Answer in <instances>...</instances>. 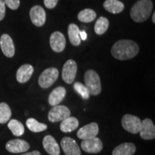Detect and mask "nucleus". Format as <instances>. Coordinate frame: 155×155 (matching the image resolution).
<instances>
[{"label":"nucleus","instance_id":"f257e3e1","mask_svg":"<svg viewBox=\"0 0 155 155\" xmlns=\"http://www.w3.org/2000/svg\"><path fill=\"white\" fill-rule=\"evenodd\" d=\"M139 52V47L137 42L131 40H121L112 46V56L119 61L132 59Z\"/></svg>","mask_w":155,"mask_h":155},{"label":"nucleus","instance_id":"f03ea898","mask_svg":"<svg viewBox=\"0 0 155 155\" xmlns=\"http://www.w3.org/2000/svg\"><path fill=\"white\" fill-rule=\"evenodd\" d=\"M152 9L153 4L151 0H139L131 7V18L136 22H144L151 16Z\"/></svg>","mask_w":155,"mask_h":155},{"label":"nucleus","instance_id":"7ed1b4c3","mask_svg":"<svg viewBox=\"0 0 155 155\" xmlns=\"http://www.w3.org/2000/svg\"><path fill=\"white\" fill-rule=\"evenodd\" d=\"M85 86L88 88L89 94L97 96L101 91V83L99 75L94 70L87 71L84 75Z\"/></svg>","mask_w":155,"mask_h":155},{"label":"nucleus","instance_id":"20e7f679","mask_svg":"<svg viewBox=\"0 0 155 155\" xmlns=\"http://www.w3.org/2000/svg\"><path fill=\"white\" fill-rule=\"evenodd\" d=\"M59 76V71L55 68H48L40 74L38 78V84L42 88H48L52 86Z\"/></svg>","mask_w":155,"mask_h":155},{"label":"nucleus","instance_id":"39448f33","mask_svg":"<svg viewBox=\"0 0 155 155\" xmlns=\"http://www.w3.org/2000/svg\"><path fill=\"white\" fill-rule=\"evenodd\" d=\"M141 121L138 116L125 114L121 119V126L126 131L131 134H138L140 130Z\"/></svg>","mask_w":155,"mask_h":155},{"label":"nucleus","instance_id":"423d86ee","mask_svg":"<svg viewBox=\"0 0 155 155\" xmlns=\"http://www.w3.org/2000/svg\"><path fill=\"white\" fill-rule=\"evenodd\" d=\"M71 112L67 106L63 105H57L50 109L48 115V120L52 123L62 121L71 116Z\"/></svg>","mask_w":155,"mask_h":155},{"label":"nucleus","instance_id":"0eeeda50","mask_svg":"<svg viewBox=\"0 0 155 155\" xmlns=\"http://www.w3.org/2000/svg\"><path fill=\"white\" fill-rule=\"evenodd\" d=\"M78 71L77 63L75 61L70 59L64 64L62 70V78L63 80L68 84H71L76 77Z\"/></svg>","mask_w":155,"mask_h":155},{"label":"nucleus","instance_id":"6e6552de","mask_svg":"<svg viewBox=\"0 0 155 155\" xmlns=\"http://www.w3.org/2000/svg\"><path fill=\"white\" fill-rule=\"evenodd\" d=\"M81 149L87 153L90 154H97L103 150V143L101 140L98 137L85 139L83 140L81 144Z\"/></svg>","mask_w":155,"mask_h":155},{"label":"nucleus","instance_id":"1a4fd4ad","mask_svg":"<svg viewBox=\"0 0 155 155\" xmlns=\"http://www.w3.org/2000/svg\"><path fill=\"white\" fill-rule=\"evenodd\" d=\"M98 132H99V127L98 124L96 122H92L80 128L77 132V137L80 139L85 140V139L96 137Z\"/></svg>","mask_w":155,"mask_h":155},{"label":"nucleus","instance_id":"9d476101","mask_svg":"<svg viewBox=\"0 0 155 155\" xmlns=\"http://www.w3.org/2000/svg\"><path fill=\"white\" fill-rule=\"evenodd\" d=\"M50 45L52 50L55 53H61L65 48L66 40L64 35L61 32H54L50 38Z\"/></svg>","mask_w":155,"mask_h":155},{"label":"nucleus","instance_id":"9b49d317","mask_svg":"<svg viewBox=\"0 0 155 155\" xmlns=\"http://www.w3.org/2000/svg\"><path fill=\"white\" fill-rule=\"evenodd\" d=\"M139 135L144 140H152L155 138V126L150 119L141 121Z\"/></svg>","mask_w":155,"mask_h":155},{"label":"nucleus","instance_id":"f8f14e48","mask_svg":"<svg viewBox=\"0 0 155 155\" xmlns=\"http://www.w3.org/2000/svg\"><path fill=\"white\" fill-rule=\"evenodd\" d=\"M6 150L13 154L26 152L30 149V144L26 141L20 139H15L9 141L6 144Z\"/></svg>","mask_w":155,"mask_h":155},{"label":"nucleus","instance_id":"ddd939ff","mask_svg":"<svg viewBox=\"0 0 155 155\" xmlns=\"http://www.w3.org/2000/svg\"><path fill=\"white\" fill-rule=\"evenodd\" d=\"M31 21L37 27L43 26L46 21V13L41 6L35 5L30 11Z\"/></svg>","mask_w":155,"mask_h":155},{"label":"nucleus","instance_id":"4468645a","mask_svg":"<svg viewBox=\"0 0 155 155\" xmlns=\"http://www.w3.org/2000/svg\"><path fill=\"white\" fill-rule=\"evenodd\" d=\"M61 145L65 155H81V149L74 139L71 137H63Z\"/></svg>","mask_w":155,"mask_h":155},{"label":"nucleus","instance_id":"2eb2a0df","mask_svg":"<svg viewBox=\"0 0 155 155\" xmlns=\"http://www.w3.org/2000/svg\"><path fill=\"white\" fill-rule=\"evenodd\" d=\"M0 47L4 55L7 58H12L15 54V48L12 39L9 35L3 34L0 39Z\"/></svg>","mask_w":155,"mask_h":155},{"label":"nucleus","instance_id":"dca6fc26","mask_svg":"<svg viewBox=\"0 0 155 155\" xmlns=\"http://www.w3.org/2000/svg\"><path fill=\"white\" fill-rule=\"evenodd\" d=\"M42 146L45 150L50 155H60L61 150L59 144L53 136H45L42 140Z\"/></svg>","mask_w":155,"mask_h":155},{"label":"nucleus","instance_id":"f3484780","mask_svg":"<svg viewBox=\"0 0 155 155\" xmlns=\"http://www.w3.org/2000/svg\"><path fill=\"white\" fill-rule=\"evenodd\" d=\"M34 73V68L30 64H24L17 70L16 73L17 81L19 83H25L30 81Z\"/></svg>","mask_w":155,"mask_h":155},{"label":"nucleus","instance_id":"a211bd4d","mask_svg":"<svg viewBox=\"0 0 155 155\" xmlns=\"http://www.w3.org/2000/svg\"><path fill=\"white\" fill-rule=\"evenodd\" d=\"M65 96H66V89L63 86L57 87L50 94L48 97V103L52 106L59 105Z\"/></svg>","mask_w":155,"mask_h":155},{"label":"nucleus","instance_id":"6ab92c4d","mask_svg":"<svg viewBox=\"0 0 155 155\" xmlns=\"http://www.w3.org/2000/svg\"><path fill=\"white\" fill-rule=\"evenodd\" d=\"M135 152V144L133 143L126 142L115 147L112 152V155H134Z\"/></svg>","mask_w":155,"mask_h":155},{"label":"nucleus","instance_id":"aec40b11","mask_svg":"<svg viewBox=\"0 0 155 155\" xmlns=\"http://www.w3.org/2000/svg\"><path fill=\"white\" fill-rule=\"evenodd\" d=\"M79 126V121L74 116H69L67 119L61 121L60 129L64 133L72 132L78 129Z\"/></svg>","mask_w":155,"mask_h":155},{"label":"nucleus","instance_id":"412c9836","mask_svg":"<svg viewBox=\"0 0 155 155\" xmlns=\"http://www.w3.org/2000/svg\"><path fill=\"white\" fill-rule=\"evenodd\" d=\"M104 7L106 11L112 14H119L124 9V5L119 0H106Z\"/></svg>","mask_w":155,"mask_h":155},{"label":"nucleus","instance_id":"4be33fe9","mask_svg":"<svg viewBox=\"0 0 155 155\" xmlns=\"http://www.w3.org/2000/svg\"><path fill=\"white\" fill-rule=\"evenodd\" d=\"M68 33L71 43L74 46L80 45L81 42V39L80 38V30L77 25L71 24L69 25L68 28Z\"/></svg>","mask_w":155,"mask_h":155},{"label":"nucleus","instance_id":"5701e85b","mask_svg":"<svg viewBox=\"0 0 155 155\" xmlns=\"http://www.w3.org/2000/svg\"><path fill=\"white\" fill-rule=\"evenodd\" d=\"M26 125L29 130H30L32 132L39 133L42 131H45L48 129L47 124L43 123H40L38 121H37L35 119L33 118H30L26 121Z\"/></svg>","mask_w":155,"mask_h":155},{"label":"nucleus","instance_id":"b1692460","mask_svg":"<svg viewBox=\"0 0 155 155\" xmlns=\"http://www.w3.org/2000/svg\"><path fill=\"white\" fill-rule=\"evenodd\" d=\"M9 129L12 133V134L15 137H20L24 134L25 133V127L24 125L19 121L18 120L12 119L9 121L7 124Z\"/></svg>","mask_w":155,"mask_h":155},{"label":"nucleus","instance_id":"393cba45","mask_svg":"<svg viewBox=\"0 0 155 155\" xmlns=\"http://www.w3.org/2000/svg\"><path fill=\"white\" fill-rule=\"evenodd\" d=\"M108 26H109L108 19L104 17H100L97 19L94 25L95 32L98 35H104L108 30Z\"/></svg>","mask_w":155,"mask_h":155},{"label":"nucleus","instance_id":"a878e982","mask_svg":"<svg viewBox=\"0 0 155 155\" xmlns=\"http://www.w3.org/2000/svg\"><path fill=\"white\" fill-rule=\"evenodd\" d=\"M96 18V13L91 9H85L78 15V19L82 22H91Z\"/></svg>","mask_w":155,"mask_h":155},{"label":"nucleus","instance_id":"bb28decb","mask_svg":"<svg viewBox=\"0 0 155 155\" xmlns=\"http://www.w3.org/2000/svg\"><path fill=\"white\" fill-rule=\"evenodd\" d=\"M12 111L6 103H0V124H5L11 119Z\"/></svg>","mask_w":155,"mask_h":155},{"label":"nucleus","instance_id":"cd10ccee","mask_svg":"<svg viewBox=\"0 0 155 155\" xmlns=\"http://www.w3.org/2000/svg\"><path fill=\"white\" fill-rule=\"evenodd\" d=\"M73 87H74L75 91L78 94H80L83 99H88L90 94H89L88 88H86L85 85H83V83L80 82H76L74 83Z\"/></svg>","mask_w":155,"mask_h":155},{"label":"nucleus","instance_id":"c85d7f7f","mask_svg":"<svg viewBox=\"0 0 155 155\" xmlns=\"http://www.w3.org/2000/svg\"><path fill=\"white\" fill-rule=\"evenodd\" d=\"M5 5H7L9 9L12 10H16L19 8V5H20V1L19 0H3Z\"/></svg>","mask_w":155,"mask_h":155},{"label":"nucleus","instance_id":"c756f323","mask_svg":"<svg viewBox=\"0 0 155 155\" xmlns=\"http://www.w3.org/2000/svg\"><path fill=\"white\" fill-rule=\"evenodd\" d=\"M58 2V0H44V5L48 9L55 8Z\"/></svg>","mask_w":155,"mask_h":155},{"label":"nucleus","instance_id":"7c9ffc66","mask_svg":"<svg viewBox=\"0 0 155 155\" xmlns=\"http://www.w3.org/2000/svg\"><path fill=\"white\" fill-rule=\"evenodd\" d=\"M6 5L3 0H0V21L3 20L5 17Z\"/></svg>","mask_w":155,"mask_h":155},{"label":"nucleus","instance_id":"2f4dec72","mask_svg":"<svg viewBox=\"0 0 155 155\" xmlns=\"http://www.w3.org/2000/svg\"><path fill=\"white\" fill-rule=\"evenodd\" d=\"M21 155H42V154H40V152H39V151L35 150V151H32V152H27V153H25V154H22Z\"/></svg>","mask_w":155,"mask_h":155},{"label":"nucleus","instance_id":"473e14b6","mask_svg":"<svg viewBox=\"0 0 155 155\" xmlns=\"http://www.w3.org/2000/svg\"><path fill=\"white\" fill-rule=\"evenodd\" d=\"M80 38L81 40H86L87 39V34L84 30L80 31Z\"/></svg>","mask_w":155,"mask_h":155},{"label":"nucleus","instance_id":"72a5a7b5","mask_svg":"<svg viewBox=\"0 0 155 155\" xmlns=\"http://www.w3.org/2000/svg\"><path fill=\"white\" fill-rule=\"evenodd\" d=\"M152 22L153 23H155V12L153 13L152 15Z\"/></svg>","mask_w":155,"mask_h":155}]
</instances>
